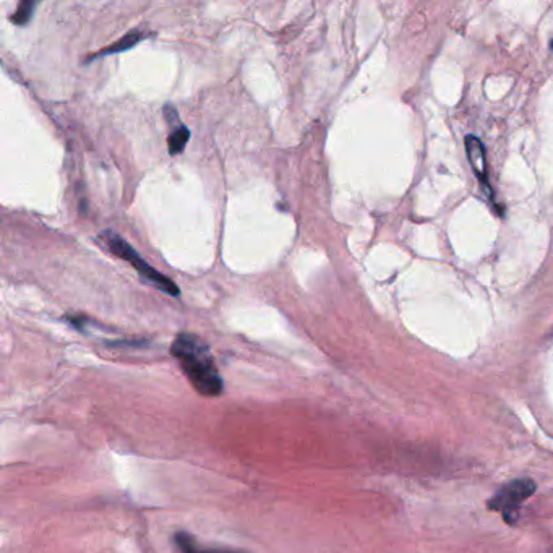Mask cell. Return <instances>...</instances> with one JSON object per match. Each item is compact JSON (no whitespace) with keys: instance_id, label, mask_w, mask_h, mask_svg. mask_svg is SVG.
Returning <instances> with one entry per match:
<instances>
[{"instance_id":"6da1fadb","label":"cell","mask_w":553,"mask_h":553,"mask_svg":"<svg viewBox=\"0 0 553 553\" xmlns=\"http://www.w3.org/2000/svg\"><path fill=\"white\" fill-rule=\"evenodd\" d=\"M172 356L179 362L180 369L192 383V387L206 398L222 394L224 383L213 359L210 347L198 336L182 333L175 338L171 347Z\"/></svg>"},{"instance_id":"ba28073f","label":"cell","mask_w":553,"mask_h":553,"mask_svg":"<svg viewBox=\"0 0 553 553\" xmlns=\"http://www.w3.org/2000/svg\"><path fill=\"white\" fill-rule=\"evenodd\" d=\"M35 7H36V3L31 2V0H23L20 6L17 7L15 13L12 15V21L18 26L26 25V23L31 20L32 12H35Z\"/></svg>"},{"instance_id":"277c9868","label":"cell","mask_w":553,"mask_h":553,"mask_svg":"<svg viewBox=\"0 0 553 553\" xmlns=\"http://www.w3.org/2000/svg\"><path fill=\"white\" fill-rule=\"evenodd\" d=\"M466 150H467L469 162H471L474 172H476L477 177L482 180V184H485L487 159H485V150H483L481 140L476 137H467L466 138Z\"/></svg>"},{"instance_id":"5b68a950","label":"cell","mask_w":553,"mask_h":553,"mask_svg":"<svg viewBox=\"0 0 553 553\" xmlns=\"http://www.w3.org/2000/svg\"><path fill=\"white\" fill-rule=\"evenodd\" d=\"M174 542L180 553H244L240 550H231V548H213L203 547L195 541V537L187 532H177L174 536Z\"/></svg>"},{"instance_id":"3957f363","label":"cell","mask_w":553,"mask_h":553,"mask_svg":"<svg viewBox=\"0 0 553 553\" xmlns=\"http://www.w3.org/2000/svg\"><path fill=\"white\" fill-rule=\"evenodd\" d=\"M534 494H536V483L529 478H518V481L506 483L492 496L489 508L503 514L506 523H513L516 511Z\"/></svg>"},{"instance_id":"7a4b0ae2","label":"cell","mask_w":553,"mask_h":553,"mask_svg":"<svg viewBox=\"0 0 553 553\" xmlns=\"http://www.w3.org/2000/svg\"><path fill=\"white\" fill-rule=\"evenodd\" d=\"M101 239L106 242V245H108L110 252L132 264V266L140 273L143 280L151 282L153 286L157 287V289L162 292H166V294L179 295V287L175 286V282L169 280V278H166L164 274H161L157 269L150 266L146 260L142 258L137 250H135L132 245H128L119 234H115L113 231H104L101 234Z\"/></svg>"},{"instance_id":"52a82bcc","label":"cell","mask_w":553,"mask_h":553,"mask_svg":"<svg viewBox=\"0 0 553 553\" xmlns=\"http://www.w3.org/2000/svg\"><path fill=\"white\" fill-rule=\"evenodd\" d=\"M190 138V130L185 127V125H179L177 128H174L167 138V148H169V153L172 156L179 155L180 151H184L185 145H187Z\"/></svg>"},{"instance_id":"8992f818","label":"cell","mask_w":553,"mask_h":553,"mask_svg":"<svg viewBox=\"0 0 553 553\" xmlns=\"http://www.w3.org/2000/svg\"><path fill=\"white\" fill-rule=\"evenodd\" d=\"M143 38H145V32H143L142 30H133V31L127 32V35H125L124 38H120L117 43H114L113 46H109V48L99 50L97 54L90 55V59H97V57H102V55H110V54L122 52V50H127L130 48H133V46L137 43H140Z\"/></svg>"}]
</instances>
